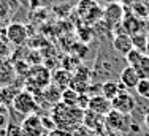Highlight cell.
I'll use <instances>...</instances> for the list:
<instances>
[{
	"instance_id": "obj_1",
	"label": "cell",
	"mask_w": 149,
	"mask_h": 136,
	"mask_svg": "<svg viewBox=\"0 0 149 136\" xmlns=\"http://www.w3.org/2000/svg\"><path fill=\"white\" fill-rule=\"evenodd\" d=\"M83 119L84 111L78 108H70V106H65L63 103H59L52 108V120L56 122L59 130H76L78 127L83 125Z\"/></svg>"
},
{
	"instance_id": "obj_2",
	"label": "cell",
	"mask_w": 149,
	"mask_h": 136,
	"mask_svg": "<svg viewBox=\"0 0 149 136\" xmlns=\"http://www.w3.org/2000/svg\"><path fill=\"white\" fill-rule=\"evenodd\" d=\"M76 13L84 26H95L103 19V8L95 0H79L76 6Z\"/></svg>"
},
{
	"instance_id": "obj_3",
	"label": "cell",
	"mask_w": 149,
	"mask_h": 136,
	"mask_svg": "<svg viewBox=\"0 0 149 136\" xmlns=\"http://www.w3.org/2000/svg\"><path fill=\"white\" fill-rule=\"evenodd\" d=\"M51 73L48 68L41 65H35L30 68L29 74L26 76V84H24V90L33 92V90H45L48 85H51Z\"/></svg>"
},
{
	"instance_id": "obj_4",
	"label": "cell",
	"mask_w": 149,
	"mask_h": 136,
	"mask_svg": "<svg viewBox=\"0 0 149 136\" xmlns=\"http://www.w3.org/2000/svg\"><path fill=\"white\" fill-rule=\"evenodd\" d=\"M13 108L16 112L22 114V116H32V114H37V100H35L33 94L27 90H21L19 95L15 98L13 101Z\"/></svg>"
},
{
	"instance_id": "obj_5",
	"label": "cell",
	"mask_w": 149,
	"mask_h": 136,
	"mask_svg": "<svg viewBox=\"0 0 149 136\" xmlns=\"http://www.w3.org/2000/svg\"><path fill=\"white\" fill-rule=\"evenodd\" d=\"M130 116H124V114L118 112V111L113 109L108 116L105 117V128L111 131H127L130 128Z\"/></svg>"
},
{
	"instance_id": "obj_6",
	"label": "cell",
	"mask_w": 149,
	"mask_h": 136,
	"mask_svg": "<svg viewBox=\"0 0 149 136\" xmlns=\"http://www.w3.org/2000/svg\"><path fill=\"white\" fill-rule=\"evenodd\" d=\"M6 40L10 43H13L15 46H22L29 41V32H27V27L21 22H13L6 27L5 30Z\"/></svg>"
},
{
	"instance_id": "obj_7",
	"label": "cell",
	"mask_w": 149,
	"mask_h": 136,
	"mask_svg": "<svg viewBox=\"0 0 149 136\" xmlns=\"http://www.w3.org/2000/svg\"><path fill=\"white\" fill-rule=\"evenodd\" d=\"M111 106H113L114 111L124 114V116H130V114L135 111V108H136V101H135V98L127 90H122L111 101Z\"/></svg>"
},
{
	"instance_id": "obj_8",
	"label": "cell",
	"mask_w": 149,
	"mask_h": 136,
	"mask_svg": "<svg viewBox=\"0 0 149 136\" xmlns=\"http://www.w3.org/2000/svg\"><path fill=\"white\" fill-rule=\"evenodd\" d=\"M124 17V6L120 3H108L106 8H103V22L106 26L113 27L118 26V24H122Z\"/></svg>"
},
{
	"instance_id": "obj_9",
	"label": "cell",
	"mask_w": 149,
	"mask_h": 136,
	"mask_svg": "<svg viewBox=\"0 0 149 136\" xmlns=\"http://www.w3.org/2000/svg\"><path fill=\"white\" fill-rule=\"evenodd\" d=\"M21 131L24 133V136H41L45 133V127L41 122V117L37 114L27 116L21 124Z\"/></svg>"
},
{
	"instance_id": "obj_10",
	"label": "cell",
	"mask_w": 149,
	"mask_h": 136,
	"mask_svg": "<svg viewBox=\"0 0 149 136\" xmlns=\"http://www.w3.org/2000/svg\"><path fill=\"white\" fill-rule=\"evenodd\" d=\"M87 111L97 114V116H102V117H106L109 112L113 111V106H111V101L106 100L103 95H94L91 96L89 100V106H87Z\"/></svg>"
},
{
	"instance_id": "obj_11",
	"label": "cell",
	"mask_w": 149,
	"mask_h": 136,
	"mask_svg": "<svg viewBox=\"0 0 149 136\" xmlns=\"http://www.w3.org/2000/svg\"><path fill=\"white\" fill-rule=\"evenodd\" d=\"M141 81L140 74L136 73L133 67L130 65H125L120 70V74H119V84L122 85L125 90H135L138 85V82Z\"/></svg>"
},
{
	"instance_id": "obj_12",
	"label": "cell",
	"mask_w": 149,
	"mask_h": 136,
	"mask_svg": "<svg viewBox=\"0 0 149 136\" xmlns=\"http://www.w3.org/2000/svg\"><path fill=\"white\" fill-rule=\"evenodd\" d=\"M16 68L11 60H0V89L10 87L15 84L16 79Z\"/></svg>"
},
{
	"instance_id": "obj_13",
	"label": "cell",
	"mask_w": 149,
	"mask_h": 136,
	"mask_svg": "<svg viewBox=\"0 0 149 136\" xmlns=\"http://www.w3.org/2000/svg\"><path fill=\"white\" fill-rule=\"evenodd\" d=\"M113 49H114L116 52H119V54H122L125 57L129 54L130 51L133 49V41H132V37L127 33H124V32H120V33L114 35L113 37Z\"/></svg>"
},
{
	"instance_id": "obj_14",
	"label": "cell",
	"mask_w": 149,
	"mask_h": 136,
	"mask_svg": "<svg viewBox=\"0 0 149 136\" xmlns=\"http://www.w3.org/2000/svg\"><path fill=\"white\" fill-rule=\"evenodd\" d=\"M122 27H124V33L133 37V35L143 32L144 22L141 19H138V17H135L133 14H127V16L124 17V21H122ZM144 30H146V28H144Z\"/></svg>"
},
{
	"instance_id": "obj_15",
	"label": "cell",
	"mask_w": 149,
	"mask_h": 136,
	"mask_svg": "<svg viewBox=\"0 0 149 136\" xmlns=\"http://www.w3.org/2000/svg\"><path fill=\"white\" fill-rule=\"evenodd\" d=\"M72 74H70V71L67 70H57L54 74H52L51 78V84L54 85V87H57L60 92L67 90V89H70V85H72Z\"/></svg>"
},
{
	"instance_id": "obj_16",
	"label": "cell",
	"mask_w": 149,
	"mask_h": 136,
	"mask_svg": "<svg viewBox=\"0 0 149 136\" xmlns=\"http://www.w3.org/2000/svg\"><path fill=\"white\" fill-rule=\"evenodd\" d=\"M83 125L89 131H97L98 128H102L105 125V117L97 116V114L91 112V111H86V112H84V119H83ZM102 130H103V128H102Z\"/></svg>"
},
{
	"instance_id": "obj_17",
	"label": "cell",
	"mask_w": 149,
	"mask_h": 136,
	"mask_svg": "<svg viewBox=\"0 0 149 136\" xmlns=\"http://www.w3.org/2000/svg\"><path fill=\"white\" fill-rule=\"evenodd\" d=\"M122 90H125V89L114 81H106L102 84V95H103L106 100H109V101H113Z\"/></svg>"
},
{
	"instance_id": "obj_18",
	"label": "cell",
	"mask_w": 149,
	"mask_h": 136,
	"mask_svg": "<svg viewBox=\"0 0 149 136\" xmlns=\"http://www.w3.org/2000/svg\"><path fill=\"white\" fill-rule=\"evenodd\" d=\"M19 92H21V90L16 87L15 84L10 85V87L0 89V101H3L6 106H8V105H13V101H15V98L19 95Z\"/></svg>"
},
{
	"instance_id": "obj_19",
	"label": "cell",
	"mask_w": 149,
	"mask_h": 136,
	"mask_svg": "<svg viewBox=\"0 0 149 136\" xmlns=\"http://www.w3.org/2000/svg\"><path fill=\"white\" fill-rule=\"evenodd\" d=\"M43 96H45L46 103H52L54 106L62 101V92H60L57 87H54L52 84L48 85V87L43 90Z\"/></svg>"
},
{
	"instance_id": "obj_20",
	"label": "cell",
	"mask_w": 149,
	"mask_h": 136,
	"mask_svg": "<svg viewBox=\"0 0 149 136\" xmlns=\"http://www.w3.org/2000/svg\"><path fill=\"white\" fill-rule=\"evenodd\" d=\"M132 14L141 21H146L149 17V5L146 2H135L132 3Z\"/></svg>"
},
{
	"instance_id": "obj_21",
	"label": "cell",
	"mask_w": 149,
	"mask_h": 136,
	"mask_svg": "<svg viewBox=\"0 0 149 136\" xmlns=\"http://www.w3.org/2000/svg\"><path fill=\"white\" fill-rule=\"evenodd\" d=\"M133 68L136 70V73L140 74L141 79H149V56L144 54Z\"/></svg>"
},
{
	"instance_id": "obj_22",
	"label": "cell",
	"mask_w": 149,
	"mask_h": 136,
	"mask_svg": "<svg viewBox=\"0 0 149 136\" xmlns=\"http://www.w3.org/2000/svg\"><path fill=\"white\" fill-rule=\"evenodd\" d=\"M148 33L144 32H140V33L133 35L132 37V41H133V49H138L140 52L146 54V46H148Z\"/></svg>"
},
{
	"instance_id": "obj_23",
	"label": "cell",
	"mask_w": 149,
	"mask_h": 136,
	"mask_svg": "<svg viewBox=\"0 0 149 136\" xmlns=\"http://www.w3.org/2000/svg\"><path fill=\"white\" fill-rule=\"evenodd\" d=\"M78 92H74L73 89H67V90L62 92V101L65 106H70V108H76V101H78Z\"/></svg>"
},
{
	"instance_id": "obj_24",
	"label": "cell",
	"mask_w": 149,
	"mask_h": 136,
	"mask_svg": "<svg viewBox=\"0 0 149 136\" xmlns=\"http://www.w3.org/2000/svg\"><path fill=\"white\" fill-rule=\"evenodd\" d=\"M135 90H136V94L140 96L149 100V79H141L140 82H138V85H136Z\"/></svg>"
},
{
	"instance_id": "obj_25",
	"label": "cell",
	"mask_w": 149,
	"mask_h": 136,
	"mask_svg": "<svg viewBox=\"0 0 149 136\" xmlns=\"http://www.w3.org/2000/svg\"><path fill=\"white\" fill-rule=\"evenodd\" d=\"M144 54L143 52H140L138 49H132V51L129 52V54L125 56V60H127V65H130V67H135L138 63V60L141 59Z\"/></svg>"
},
{
	"instance_id": "obj_26",
	"label": "cell",
	"mask_w": 149,
	"mask_h": 136,
	"mask_svg": "<svg viewBox=\"0 0 149 136\" xmlns=\"http://www.w3.org/2000/svg\"><path fill=\"white\" fill-rule=\"evenodd\" d=\"M52 2H54V0H29V5H30V8H33V10H43V8L51 6Z\"/></svg>"
},
{
	"instance_id": "obj_27",
	"label": "cell",
	"mask_w": 149,
	"mask_h": 136,
	"mask_svg": "<svg viewBox=\"0 0 149 136\" xmlns=\"http://www.w3.org/2000/svg\"><path fill=\"white\" fill-rule=\"evenodd\" d=\"M10 57V48L5 43V40L0 41V60H6Z\"/></svg>"
},
{
	"instance_id": "obj_28",
	"label": "cell",
	"mask_w": 149,
	"mask_h": 136,
	"mask_svg": "<svg viewBox=\"0 0 149 136\" xmlns=\"http://www.w3.org/2000/svg\"><path fill=\"white\" fill-rule=\"evenodd\" d=\"M0 116H8V106L5 105L3 101H0Z\"/></svg>"
},
{
	"instance_id": "obj_29",
	"label": "cell",
	"mask_w": 149,
	"mask_h": 136,
	"mask_svg": "<svg viewBox=\"0 0 149 136\" xmlns=\"http://www.w3.org/2000/svg\"><path fill=\"white\" fill-rule=\"evenodd\" d=\"M6 125V117L5 116H0V128H3Z\"/></svg>"
},
{
	"instance_id": "obj_30",
	"label": "cell",
	"mask_w": 149,
	"mask_h": 136,
	"mask_svg": "<svg viewBox=\"0 0 149 136\" xmlns=\"http://www.w3.org/2000/svg\"><path fill=\"white\" fill-rule=\"evenodd\" d=\"M144 125H146V127L149 128V111L146 112V116H144Z\"/></svg>"
},
{
	"instance_id": "obj_31",
	"label": "cell",
	"mask_w": 149,
	"mask_h": 136,
	"mask_svg": "<svg viewBox=\"0 0 149 136\" xmlns=\"http://www.w3.org/2000/svg\"><path fill=\"white\" fill-rule=\"evenodd\" d=\"M144 28H146V32H148V35H149V17L144 21Z\"/></svg>"
},
{
	"instance_id": "obj_32",
	"label": "cell",
	"mask_w": 149,
	"mask_h": 136,
	"mask_svg": "<svg viewBox=\"0 0 149 136\" xmlns=\"http://www.w3.org/2000/svg\"><path fill=\"white\" fill-rule=\"evenodd\" d=\"M108 3H119V2H122V0H106Z\"/></svg>"
},
{
	"instance_id": "obj_33",
	"label": "cell",
	"mask_w": 149,
	"mask_h": 136,
	"mask_svg": "<svg viewBox=\"0 0 149 136\" xmlns=\"http://www.w3.org/2000/svg\"><path fill=\"white\" fill-rule=\"evenodd\" d=\"M41 136H52V133H48V131H45V133L41 135Z\"/></svg>"
},
{
	"instance_id": "obj_34",
	"label": "cell",
	"mask_w": 149,
	"mask_h": 136,
	"mask_svg": "<svg viewBox=\"0 0 149 136\" xmlns=\"http://www.w3.org/2000/svg\"><path fill=\"white\" fill-rule=\"evenodd\" d=\"M92 136H103V135H98V133H95V135H92Z\"/></svg>"
},
{
	"instance_id": "obj_35",
	"label": "cell",
	"mask_w": 149,
	"mask_h": 136,
	"mask_svg": "<svg viewBox=\"0 0 149 136\" xmlns=\"http://www.w3.org/2000/svg\"><path fill=\"white\" fill-rule=\"evenodd\" d=\"M127 136H135V135H127Z\"/></svg>"
}]
</instances>
